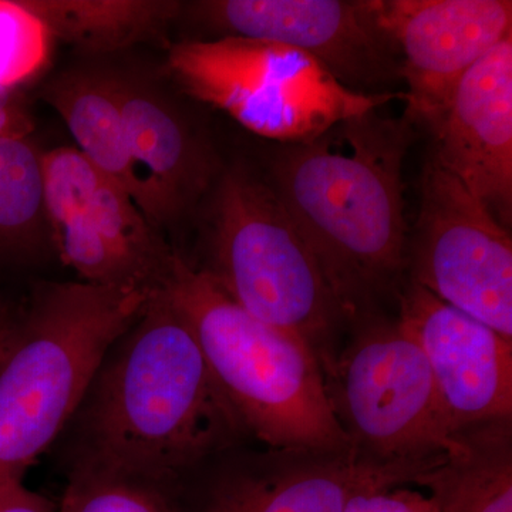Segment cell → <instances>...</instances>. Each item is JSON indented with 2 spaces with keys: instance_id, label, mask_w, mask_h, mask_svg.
I'll return each instance as SVG.
<instances>
[{
  "instance_id": "obj_1",
  "label": "cell",
  "mask_w": 512,
  "mask_h": 512,
  "mask_svg": "<svg viewBox=\"0 0 512 512\" xmlns=\"http://www.w3.org/2000/svg\"><path fill=\"white\" fill-rule=\"evenodd\" d=\"M73 420L74 473L163 490L251 439L161 291L111 346Z\"/></svg>"
},
{
  "instance_id": "obj_2",
  "label": "cell",
  "mask_w": 512,
  "mask_h": 512,
  "mask_svg": "<svg viewBox=\"0 0 512 512\" xmlns=\"http://www.w3.org/2000/svg\"><path fill=\"white\" fill-rule=\"evenodd\" d=\"M413 140L409 120L370 110L312 140L279 144L266 165L346 325L382 315L406 286L403 164Z\"/></svg>"
},
{
  "instance_id": "obj_3",
  "label": "cell",
  "mask_w": 512,
  "mask_h": 512,
  "mask_svg": "<svg viewBox=\"0 0 512 512\" xmlns=\"http://www.w3.org/2000/svg\"><path fill=\"white\" fill-rule=\"evenodd\" d=\"M151 295L82 281L37 289L0 357V485L23 481L72 423L107 352Z\"/></svg>"
},
{
  "instance_id": "obj_4",
  "label": "cell",
  "mask_w": 512,
  "mask_h": 512,
  "mask_svg": "<svg viewBox=\"0 0 512 512\" xmlns=\"http://www.w3.org/2000/svg\"><path fill=\"white\" fill-rule=\"evenodd\" d=\"M160 291L190 326L251 439L268 448L350 450L322 366L301 338L256 319L180 254Z\"/></svg>"
},
{
  "instance_id": "obj_5",
  "label": "cell",
  "mask_w": 512,
  "mask_h": 512,
  "mask_svg": "<svg viewBox=\"0 0 512 512\" xmlns=\"http://www.w3.org/2000/svg\"><path fill=\"white\" fill-rule=\"evenodd\" d=\"M215 188L202 269L256 319L301 338L325 372L346 323L291 215L265 173L249 165L229 168Z\"/></svg>"
},
{
  "instance_id": "obj_6",
  "label": "cell",
  "mask_w": 512,
  "mask_h": 512,
  "mask_svg": "<svg viewBox=\"0 0 512 512\" xmlns=\"http://www.w3.org/2000/svg\"><path fill=\"white\" fill-rule=\"evenodd\" d=\"M352 328L323 372L333 414L360 461L416 485L457 443L426 357L397 318Z\"/></svg>"
},
{
  "instance_id": "obj_7",
  "label": "cell",
  "mask_w": 512,
  "mask_h": 512,
  "mask_svg": "<svg viewBox=\"0 0 512 512\" xmlns=\"http://www.w3.org/2000/svg\"><path fill=\"white\" fill-rule=\"evenodd\" d=\"M168 70L185 93L281 144L308 141L404 93L349 89L315 57L268 40L225 36L170 50Z\"/></svg>"
},
{
  "instance_id": "obj_8",
  "label": "cell",
  "mask_w": 512,
  "mask_h": 512,
  "mask_svg": "<svg viewBox=\"0 0 512 512\" xmlns=\"http://www.w3.org/2000/svg\"><path fill=\"white\" fill-rule=\"evenodd\" d=\"M50 241L84 284L156 293L177 252L130 194L76 147L42 157Z\"/></svg>"
},
{
  "instance_id": "obj_9",
  "label": "cell",
  "mask_w": 512,
  "mask_h": 512,
  "mask_svg": "<svg viewBox=\"0 0 512 512\" xmlns=\"http://www.w3.org/2000/svg\"><path fill=\"white\" fill-rule=\"evenodd\" d=\"M410 282L512 340V239L476 194L429 157Z\"/></svg>"
},
{
  "instance_id": "obj_10",
  "label": "cell",
  "mask_w": 512,
  "mask_h": 512,
  "mask_svg": "<svg viewBox=\"0 0 512 512\" xmlns=\"http://www.w3.org/2000/svg\"><path fill=\"white\" fill-rule=\"evenodd\" d=\"M191 18L221 37L268 40L315 57L340 83L365 94L392 93L402 62L380 26L375 0H202Z\"/></svg>"
},
{
  "instance_id": "obj_11",
  "label": "cell",
  "mask_w": 512,
  "mask_h": 512,
  "mask_svg": "<svg viewBox=\"0 0 512 512\" xmlns=\"http://www.w3.org/2000/svg\"><path fill=\"white\" fill-rule=\"evenodd\" d=\"M407 84L404 119L430 128L457 83L512 36L511 0H375Z\"/></svg>"
},
{
  "instance_id": "obj_12",
  "label": "cell",
  "mask_w": 512,
  "mask_h": 512,
  "mask_svg": "<svg viewBox=\"0 0 512 512\" xmlns=\"http://www.w3.org/2000/svg\"><path fill=\"white\" fill-rule=\"evenodd\" d=\"M397 303L453 433L512 421V340L410 281Z\"/></svg>"
},
{
  "instance_id": "obj_13",
  "label": "cell",
  "mask_w": 512,
  "mask_h": 512,
  "mask_svg": "<svg viewBox=\"0 0 512 512\" xmlns=\"http://www.w3.org/2000/svg\"><path fill=\"white\" fill-rule=\"evenodd\" d=\"M430 131V157L476 194L501 225L510 227L512 36L461 77Z\"/></svg>"
},
{
  "instance_id": "obj_14",
  "label": "cell",
  "mask_w": 512,
  "mask_h": 512,
  "mask_svg": "<svg viewBox=\"0 0 512 512\" xmlns=\"http://www.w3.org/2000/svg\"><path fill=\"white\" fill-rule=\"evenodd\" d=\"M400 485L409 484L350 450L265 447L214 478L201 512H345L359 491Z\"/></svg>"
},
{
  "instance_id": "obj_15",
  "label": "cell",
  "mask_w": 512,
  "mask_h": 512,
  "mask_svg": "<svg viewBox=\"0 0 512 512\" xmlns=\"http://www.w3.org/2000/svg\"><path fill=\"white\" fill-rule=\"evenodd\" d=\"M128 151L146 194L144 215L157 229L177 221L210 188L214 154L160 90L119 74Z\"/></svg>"
},
{
  "instance_id": "obj_16",
  "label": "cell",
  "mask_w": 512,
  "mask_h": 512,
  "mask_svg": "<svg viewBox=\"0 0 512 512\" xmlns=\"http://www.w3.org/2000/svg\"><path fill=\"white\" fill-rule=\"evenodd\" d=\"M43 99L60 114L77 150L97 170L121 185L144 214L146 194L128 151L119 74L70 70L46 84Z\"/></svg>"
},
{
  "instance_id": "obj_17",
  "label": "cell",
  "mask_w": 512,
  "mask_h": 512,
  "mask_svg": "<svg viewBox=\"0 0 512 512\" xmlns=\"http://www.w3.org/2000/svg\"><path fill=\"white\" fill-rule=\"evenodd\" d=\"M416 485L439 512H512V421L460 431L453 450Z\"/></svg>"
},
{
  "instance_id": "obj_18",
  "label": "cell",
  "mask_w": 512,
  "mask_h": 512,
  "mask_svg": "<svg viewBox=\"0 0 512 512\" xmlns=\"http://www.w3.org/2000/svg\"><path fill=\"white\" fill-rule=\"evenodd\" d=\"M53 40L107 53L163 32L183 10L173 0H29Z\"/></svg>"
},
{
  "instance_id": "obj_19",
  "label": "cell",
  "mask_w": 512,
  "mask_h": 512,
  "mask_svg": "<svg viewBox=\"0 0 512 512\" xmlns=\"http://www.w3.org/2000/svg\"><path fill=\"white\" fill-rule=\"evenodd\" d=\"M42 157L29 137H0V261H28L52 245Z\"/></svg>"
},
{
  "instance_id": "obj_20",
  "label": "cell",
  "mask_w": 512,
  "mask_h": 512,
  "mask_svg": "<svg viewBox=\"0 0 512 512\" xmlns=\"http://www.w3.org/2000/svg\"><path fill=\"white\" fill-rule=\"evenodd\" d=\"M52 43L29 0H0V92H16L42 72Z\"/></svg>"
},
{
  "instance_id": "obj_21",
  "label": "cell",
  "mask_w": 512,
  "mask_h": 512,
  "mask_svg": "<svg viewBox=\"0 0 512 512\" xmlns=\"http://www.w3.org/2000/svg\"><path fill=\"white\" fill-rule=\"evenodd\" d=\"M59 512L178 511L163 488L72 471Z\"/></svg>"
},
{
  "instance_id": "obj_22",
  "label": "cell",
  "mask_w": 512,
  "mask_h": 512,
  "mask_svg": "<svg viewBox=\"0 0 512 512\" xmlns=\"http://www.w3.org/2000/svg\"><path fill=\"white\" fill-rule=\"evenodd\" d=\"M345 512H439L436 501L413 485L376 487L350 498Z\"/></svg>"
},
{
  "instance_id": "obj_23",
  "label": "cell",
  "mask_w": 512,
  "mask_h": 512,
  "mask_svg": "<svg viewBox=\"0 0 512 512\" xmlns=\"http://www.w3.org/2000/svg\"><path fill=\"white\" fill-rule=\"evenodd\" d=\"M0 512H56V505L23 481H13L0 485Z\"/></svg>"
},
{
  "instance_id": "obj_24",
  "label": "cell",
  "mask_w": 512,
  "mask_h": 512,
  "mask_svg": "<svg viewBox=\"0 0 512 512\" xmlns=\"http://www.w3.org/2000/svg\"><path fill=\"white\" fill-rule=\"evenodd\" d=\"M32 130V116L18 94L0 92V137H29Z\"/></svg>"
},
{
  "instance_id": "obj_25",
  "label": "cell",
  "mask_w": 512,
  "mask_h": 512,
  "mask_svg": "<svg viewBox=\"0 0 512 512\" xmlns=\"http://www.w3.org/2000/svg\"><path fill=\"white\" fill-rule=\"evenodd\" d=\"M12 326L13 320L9 319L8 316L3 315V313L0 312V352L5 349L6 343H8Z\"/></svg>"
},
{
  "instance_id": "obj_26",
  "label": "cell",
  "mask_w": 512,
  "mask_h": 512,
  "mask_svg": "<svg viewBox=\"0 0 512 512\" xmlns=\"http://www.w3.org/2000/svg\"><path fill=\"white\" fill-rule=\"evenodd\" d=\"M5 349H6V346H5ZM5 349H3L2 352H0V357H2L3 352H5Z\"/></svg>"
}]
</instances>
